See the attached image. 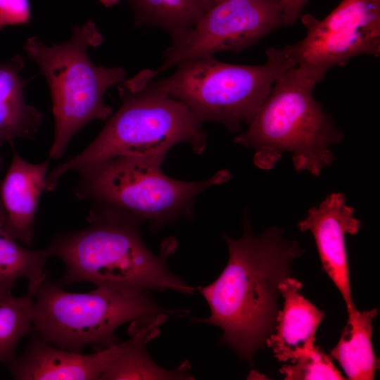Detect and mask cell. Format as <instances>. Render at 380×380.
Instances as JSON below:
<instances>
[{
	"mask_svg": "<svg viewBox=\"0 0 380 380\" xmlns=\"http://www.w3.org/2000/svg\"><path fill=\"white\" fill-rule=\"evenodd\" d=\"M242 224L240 239L223 234L229 260L222 273L210 284L196 288L209 305L210 316L193 321L221 328L220 342L253 364L255 352L274 331L279 285L290 277L293 261L304 250L286 239L282 229L271 227L255 236L248 213Z\"/></svg>",
	"mask_w": 380,
	"mask_h": 380,
	"instance_id": "obj_1",
	"label": "cell"
},
{
	"mask_svg": "<svg viewBox=\"0 0 380 380\" xmlns=\"http://www.w3.org/2000/svg\"><path fill=\"white\" fill-rule=\"evenodd\" d=\"M87 221V228L63 233L46 248L49 256L65 263V272L57 282L62 287L89 282L133 294L166 290L191 294L196 291L167 267V259L177 247L173 238L165 240L156 255L141 238L142 221L138 218L92 206Z\"/></svg>",
	"mask_w": 380,
	"mask_h": 380,
	"instance_id": "obj_2",
	"label": "cell"
},
{
	"mask_svg": "<svg viewBox=\"0 0 380 380\" xmlns=\"http://www.w3.org/2000/svg\"><path fill=\"white\" fill-rule=\"evenodd\" d=\"M324 76L297 65L277 77L247 130L234 138L236 144L256 151L254 163L259 168L272 169L284 152L292 154L297 172L315 176L334 162L329 147L344 136L312 94Z\"/></svg>",
	"mask_w": 380,
	"mask_h": 380,
	"instance_id": "obj_3",
	"label": "cell"
},
{
	"mask_svg": "<svg viewBox=\"0 0 380 380\" xmlns=\"http://www.w3.org/2000/svg\"><path fill=\"white\" fill-rule=\"evenodd\" d=\"M119 94V110L86 148L51 171L46 192L53 191L66 172L88 163L124 155L164 160L169 150L182 143L198 155L203 152L207 135L203 123L184 103L129 79L120 83Z\"/></svg>",
	"mask_w": 380,
	"mask_h": 380,
	"instance_id": "obj_4",
	"label": "cell"
},
{
	"mask_svg": "<svg viewBox=\"0 0 380 380\" xmlns=\"http://www.w3.org/2000/svg\"><path fill=\"white\" fill-rule=\"evenodd\" d=\"M267 61L258 65L223 63L214 56L184 61L167 77L143 85L187 106L203 124H222L241 130L251 122L267 98L277 77L296 66L284 47L266 49Z\"/></svg>",
	"mask_w": 380,
	"mask_h": 380,
	"instance_id": "obj_5",
	"label": "cell"
},
{
	"mask_svg": "<svg viewBox=\"0 0 380 380\" xmlns=\"http://www.w3.org/2000/svg\"><path fill=\"white\" fill-rule=\"evenodd\" d=\"M102 42L92 20L75 26L70 39L60 44L49 46L37 37L25 42V52L39 66L51 91L55 128L51 158H61L73 136L87 123L105 120L112 113L103 96L125 79V70L91 61L88 49Z\"/></svg>",
	"mask_w": 380,
	"mask_h": 380,
	"instance_id": "obj_6",
	"label": "cell"
},
{
	"mask_svg": "<svg viewBox=\"0 0 380 380\" xmlns=\"http://www.w3.org/2000/svg\"><path fill=\"white\" fill-rule=\"evenodd\" d=\"M163 160L119 156L77 168L74 188L79 200L148 220L157 231L181 217L191 218L196 197L209 187L227 182L231 175L221 170L208 179L188 182L166 176Z\"/></svg>",
	"mask_w": 380,
	"mask_h": 380,
	"instance_id": "obj_7",
	"label": "cell"
},
{
	"mask_svg": "<svg viewBox=\"0 0 380 380\" xmlns=\"http://www.w3.org/2000/svg\"><path fill=\"white\" fill-rule=\"evenodd\" d=\"M163 313L179 317L186 310L161 308L150 292L133 294L103 287L88 293L68 292L48 277L36 289L32 301L35 334L77 353L87 346L95 351L113 346L120 343L115 332L122 324Z\"/></svg>",
	"mask_w": 380,
	"mask_h": 380,
	"instance_id": "obj_8",
	"label": "cell"
},
{
	"mask_svg": "<svg viewBox=\"0 0 380 380\" xmlns=\"http://www.w3.org/2000/svg\"><path fill=\"white\" fill-rule=\"evenodd\" d=\"M280 26L278 0H224L215 4L179 43L163 52L160 67L141 70L134 77L146 84L184 61L221 51L240 52Z\"/></svg>",
	"mask_w": 380,
	"mask_h": 380,
	"instance_id": "obj_9",
	"label": "cell"
},
{
	"mask_svg": "<svg viewBox=\"0 0 380 380\" xmlns=\"http://www.w3.org/2000/svg\"><path fill=\"white\" fill-rule=\"evenodd\" d=\"M305 36L284 49L296 65L326 75L360 55L380 54V0H343L322 20L303 14Z\"/></svg>",
	"mask_w": 380,
	"mask_h": 380,
	"instance_id": "obj_10",
	"label": "cell"
},
{
	"mask_svg": "<svg viewBox=\"0 0 380 380\" xmlns=\"http://www.w3.org/2000/svg\"><path fill=\"white\" fill-rule=\"evenodd\" d=\"M361 224L354 217V208L346 203L345 194L340 192L329 194L298 224L300 231L312 234L322 269L341 293L348 313L356 308L351 296L345 239L347 234H357Z\"/></svg>",
	"mask_w": 380,
	"mask_h": 380,
	"instance_id": "obj_11",
	"label": "cell"
},
{
	"mask_svg": "<svg viewBox=\"0 0 380 380\" xmlns=\"http://www.w3.org/2000/svg\"><path fill=\"white\" fill-rule=\"evenodd\" d=\"M121 343L82 354L53 346L36 334L27 349L8 365L15 379L19 380H95L118 353Z\"/></svg>",
	"mask_w": 380,
	"mask_h": 380,
	"instance_id": "obj_12",
	"label": "cell"
},
{
	"mask_svg": "<svg viewBox=\"0 0 380 380\" xmlns=\"http://www.w3.org/2000/svg\"><path fill=\"white\" fill-rule=\"evenodd\" d=\"M51 158L33 164L24 160L13 147V158L0 184L1 201L7 217L6 229L17 241L30 246L34 222L42 194L46 191Z\"/></svg>",
	"mask_w": 380,
	"mask_h": 380,
	"instance_id": "obj_13",
	"label": "cell"
},
{
	"mask_svg": "<svg viewBox=\"0 0 380 380\" xmlns=\"http://www.w3.org/2000/svg\"><path fill=\"white\" fill-rule=\"evenodd\" d=\"M302 284L292 277L284 279L279 285L284 302L278 311L274 332L265 341L274 357L280 362L296 360L315 346L317 329L325 317L301 293Z\"/></svg>",
	"mask_w": 380,
	"mask_h": 380,
	"instance_id": "obj_14",
	"label": "cell"
},
{
	"mask_svg": "<svg viewBox=\"0 0 380 380\" xmlns=\"http://www.w3.org/2000/svg\"><path fill=\"white\" fill-rule=\"evenodd\" d=\"M169 316L163 313L131 322L127 331L130 338L121 343L100 379H192L186 361L173 371L167 370L157 365L146 352V346L160 334L159 326Z\"/></svg>",
	"mask_w": 380,
	"mask_h": 380,
	"instance_id": "obj_15",
	"label": "cell"
},
{
	"mask_svg": "<svg viewBox=\"0 0 380 380\" xmlns=\"http://www.w3.org/2000/svg\"><path fill=\"white\" fill-rule=\"evenodd\" d=\"M24 65L20 55L0 63V148L13 146L17 139L33 138L42 123L43 114L24 99Z\"/></svg>",
	"mask_w": 380,
	"mask_h": 380,
	"instance_id": "obj_16",
	"label": "cell"
},
{
	"mask_svg": "<svg viewBox=\"0 0 380 380\" xmlns=\"http://www.w3.org/2000/svg\"><path fill=\"white\" fill-rule=\"evenodd\" d=\"M378 309L360 312L356 308L348 313V320L340 340L330 351L350 380H373L379 368L372 343V323Z\"/></svg>",
	"mask_w": 380,
	"mask_h": 380,
	"instance_id": "obj_17",
	"label": "cell"
},
{
	"mask_svg": "<svg viewBox=\"0 0 380 380\" xmlns=\"http://www.w3.org/2000/svg\"><path fill=\"white\" fill-rule=\"evenodd\" d=\"M134 13V25L162 30L172 40L179 43L203 15L215 4V0H127Z\"/></svg>",
	"mask_w": 380,
	"mask_h": 380,
	"instance_id": "obj_18",
	"label": "cell"
},
{
	"mask_svg": "<svg viewBox=\"0 0 380 380\" xmlns=\"http://www.w3.org/2000/svg\"><path fill=\"white\" fill-rule=\"evenodd\" d=\"M48 257L46 248H25L0 227V291H11L15 282L22 277L27 278L28 286L37 288L48 277L44 270Z\"/></svg>",
	"mask_w": 380,
	"mask_h": 380,
	"instance_id": "obj_19",
	"label": "cell"
},
{
	"mask_svg": "<svg viewBox=\"0 0 380 380\" xmlns=\"http://www.w3.org/2000/svg\"><path fill=\"white\" fill-rule=\"evenodd\" d=\"M36 289L28 287L25 295L17 298L11 291H0V363H11L19 341L34 331L32 301Z\"/></svg>",
	"mask_w": 380,
	"mask_h": 380,
	"instance_id": "obj_20",
	"label": "cell"
},
{
	"mask_svg": "<svg viewBox=\"0 0 380 380\" xmlns=\"http://www.w3.org/2000/svg\"><path fill=\"white\" fill-rule=\"evenodd\" d=\"M279 371L286 380L346 379L334 365L331 356L315 345L294 363L284 365Z\"/></svg>",
	"mask_w": 380,
	"mask_h": 380,
	"instance_id": "obj_21",
	"label": "cell"
},
{
	"mask_svg": "<svg viewBox=\"0 0 380 380\" xmlns=\"http://www.w3.org/2000/svg\"><path fill=\"white\" fill-rule=\"evenodd\" d=\"M31 20L30 0H0V30L26 25Z\"/></svg>",
	"mask_w": 380,
	"mask_h": 380,
	"instance_id": "obj_22",
	"label": "cell"
},
{
	"mask_svg": "<svg viewBox=\"0 0 380 380\" xmlns=\"http://www.w3.org/2000/svg\"><path fill=\"white\" fill-rule=\"evenodd\" d=\"M308 0H280L282 9V26L293 25L301 15Z\"/></svg>",
	"mask_w": 380,
	"mask_h": 380,
	"instance_id": "obj_23",
	"label": "cell"
},
{
	"mask_svg": "<svg viewBox=\"0 0 380 380\" xmlns=\"http://www.w3.org/2000/svg\"><path fill=\"white\" fill-rule=\"evenodd\" d=\"M4 167V158L0 156V172H1ZM7 224V217L4 207L1 201V194H0V227H4L6 229Z\"/></svg>",
	"mask_w": 380,
	"mask_h": 380,
	"instance_id": "obj_24",
	"label": "cell"
},
{
	"mask_svg": "<svg viewBox=\"0 0 380 380\" xmlns=\"http://www.w3.org/2000/svg\"><path fill=\"white\" fill-rule=\"evenodd\" d=\"M118 1V0H100L101 4L106 7H109L115 4Z\"/></svg>",
	"mask_w": 380,
	"mask_h": 380,
	"instance_id": "obj_25",
	"label": "cell"
},
{
	"mask_svg": "<svg viewBox=\"0 0 380 380\" xmlns=\"http://www.w3.org/2000/svg\"><path fill=\"white\" fill-rule=\"evenodd\" d=\"M224 1V0H215V4L218 3V2H220V1ZM278 1H279L280 0H278Z\"/></svg>",
	"mask_w": 380,
	"mask_h": 380,
	"instance_id": "obj_26",
	"label": "cell"
}]
</instances>
